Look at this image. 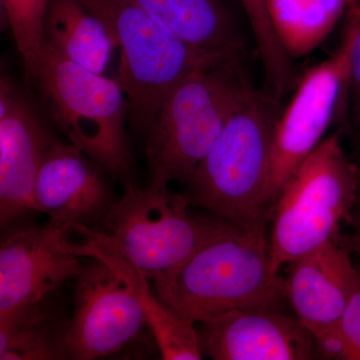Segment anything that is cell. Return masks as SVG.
Segmentation results:
<instances>
[{
    "instance_id": "cell-1",
    "label": "cell",
    "mask_w": 360,
    "mask_h": 360,
    "mask_svg": "<svg viewBox=\"0 0 360 360\" xmlns=\"http://www.w3.org/2000/svg\"><path fill=\"white\" fill-rule=\"evenodd\" d=\"M283 112L278 98L257 89L186 182L189 205L243 231H266L272 148Z\"/></svg>"
},
{
    "instance_id": "cell-2",
    "label": "cell",
    "mask_w": 360,
    "mask_h": 360,
    "mask_svg": "<svg viewBox=\"0 0 360 360\" xmlns=\"http://www.w3.org/2000/svg\"><path fill=\"white\" fill-rule=\"evenodd\" d=\"M153 291L194 324L232 310L281 309L288 300L285 279L271 269L266 231L236 226L201 246Z\"/></svg>"
},
{
    "instance_id": "cell-3",
    "label": "cell",
    "mask_w": 360,
    "mask_h": 360,
    "mask_svg": "<svg viewBox=\"0 0 360 360\" xmlns=\"http://www.w3.org/2000/svg\"><path fill=\"white\" fill-rule=\"evenodd\" d=\"M241 59L195 71L168 96L146 136L148 186L186 184L232 116L257 91Z\"/></svg>"
},
{
    "instance_id": "cell-4",
    "label": "cell",
    "mask_w": 360,
    "mask_h": 360,
    "mask_svg": "<svg viewBox=\"0 0 360 360\" xmlns=\"http://www.w3.org/2000/svg\"><path fill=\"white\" fill-rule=\"evenodd\" d=\"M26 79L72 146L113 179L130 180L134 161L125 129L130 103L116 78L92 72L44 46Z\"/></svg>"
},
{
    "instance_id": "cell-5",
    "label": "cell",
    "mask_w": 360,
    "mask_h": 360,
    "mask_svg": "<svg viewBox=\"0 0 360 360\" xmlns=\"http://www.w3.org/2000/svg\"><path fill=\"white\" fill-rule=\"evenodd\" d=\"M82 1L105 23L120 51L115 78L129 97L135 134L146 136L161 106L184 78L233 58L187 44L130 0Z\"/></svg>"
},
{
    "instance_id": "cell-6",
    "label": "cell",
    "mask_w": 360,
    "mask_h": 360,
    "mask_svg": "<svg viewBox=\"0 0 360 360\" xmlns=\"http://www.w3.org/2000/svg\"><path fill=\"white\" fill-rule=\"evenodd\" d=\"M343 130L322 139L286 182L274 206L270 264L283 265L340 234L350 222L359 191V167L341 143Z\"/></svg>"
},
{
    "instance_id": "cell-7",
    "label": "cell",
    "mask_w": 360,
    "mask_h": 360,
    "mask_svg": "<svg viewBox=\"0 0 360 360\" xmlns=\"http://www.w3.org/2000/svg\"><path fill=\"white\" fill-rule=\"evenodd\" d=\"M73 227L82 238L75 243V252L89 259L75 281L66 345L71 359H101L122 350L148 324L137 292L146 276L103 232Z\"/></svg>"
},
{
    "instance_id": "cell-8",
    "label": "cell",
    "mask_w": 360,
    "mask_h": 360,
    "mask_svg": "<svg viewBox=\"0 0 360 360\" xmlns=\"http://www.w3.org/2000/svg\"><path fill=\"white\" fill-rule=\"evenodd\" d=\"M124 186L99 231L153 284L167 279L208 241L236 227L210 213L191 214L186 194L172 193L168 186L141 187L127 180Z\"/></svg>"
},
{
    "instance_id": "cell-9",
    "label": "cell",
    "mask_w": 360,
    "mask_h": 360,
    "mask_svg": "<svg viewBox=\"0 0 360 360\" xmlns=\"http://www.w3.org/2000/svg\"><path fill=\"white\" fill-rule=\"evenodd\" d=\"M349 45L345 33L335 54L304 73L277 122L267 187L270 214L291 175L321 143L347 96Z\"/></svg>"
},
{
    "instance_id": "cell-10",
    "label": "cell",
    "mask_w": 360,
    "mask_h": 360,
    "mask_svg": "<svg viewBox=\"0 0 360 360\" xmlns=\"http://www.w3.org/2000/svg\"><path fill=\"white\" fill-rule=\"evenodd\" d=\"M71 224L49 220L11 232L0 245V315L51 297L77 278L89 257L73 248Z\"/></svg>"
},
{
    "instance_id": "cell-11",
    "label": "cell",
    "mask_w": 360,
    "mask_h": 360,
    "mask_svg": "<svg viewBox=\"0 0 360 360\" xmlns=\"http://www.w3.org/2000/svg\"><path fill=\"white\" fill-rule=\"evenodd\" d=\"M202 354L215 360L323 359L321 348L297 317L281 309H236L200 322Z\"/></svg>"
},
{
    "instance_id": "cell-12",
    "label": "cell",
    "mask_w": 360,
    "mask_h": 360,
    "mask_svg": "<svg viewBox=\"0 0 360 360\" xmlns=\"http://www.w3.org/2000/svg\"><path fill=\"white\" fill-rule=\"evenodd\" d=\"M51 136L13 80L0 82V220L11 224L35 212L34 191Z\"/></svg>"
},
{
    "instance_id": "cell-13",
    "label": "cell",
    "mask_w": 360,
    "mask_h": 360,
    "mask_svg": "<svg viewBox=\"0 0 360 360\" xmlns=\"http://www.w3.org/2000/svg\"><path fill=\"white\" fill-rule=\"evenodd\" d=\"M340 236L290 262L284 278L288 302L317 343L340 321L359 278Z\"/></svg>"
},
{
    "instance_id": "cell-14",
    "label": "cell",
    "mask_w": 360,
    "mask_h": 360,
    "mask_svg": "<svg viewBox=\"0 0 360 360\" xmlns=\"http://www.w3.org/2000/svg\"><path fill=\"white\" fill-rule=\"evenodd\" d=\"M105 172L72 144L56 139L40 167L35 212L61 224H103L115 202Z\"/></svg>"
},
{
    "instance_id": "cell-15",
    "label": "cell",
    "mask_w": 360,
    "mask_h": 360,
    "mask_svg": "<svg viewBox=\"0 0 360 360\" xmlns=\"http://www.w3.org/2000/svg\"><path fill=\"white\" fill-rule=\"evenodd\" d=\"M130 1L196 49L229 58L245 53V42L224 0Z\"/></svg>"
},
{
    "instance_id": "cell-16",
    "label": "cell",
    "mask_w": 360,
    "mask_h": 360,
    "mask_svg": "<svg viewBox=\"0 0 360 360\" xmlns=\"http://www.w3.org/2000/svg\"><path fill=\"white\" fill-rule=\"evenodd\" d=\"M44 46L98 75H104L117 49L108 26L82 0H51Z\"/></svg>"
},
{
    "instance_id": "cell-17",
    "label": "cell",
    "mask_w": 360,
    "mask_h": 360,
    "mask_svg": "<svg viewBox=\"0 0 360 360\" xmlns=\"http://www.w3.org/2000/svg\"><path fill=\"white\" fill-rule=\"evenodd\" d=\"M51 297L0 315V359H70L66 319Z\"/></svg>"
},
{
    "instance_id": "cell-18",
    "label": "cell",
    "mask_w": 360,
    "mask_h": 360,
    "mask_svg": "<svg viewBox=\"0 0 360 360\" xmlns=\"http://www.w3.org/2000/svg\"><path fill=\"white\" fill-rule=\"evenodd\" d=\"M347 7V0H269L276 32L293 59L323 42Z\"/></svg>"
},
{
    "instance_id": "cell-19",
    "label": "cell",
    "mask_w": 360,
    "mask_h": 360,
    "mask_svg": "<svg viewBox=\"0 0 360 360\" xmlns=\"http://www.w3.org/2000/svg\"><path fill=\"white\" fill-rule=\"evenodd\" d=\"M146 322L155 335L161 357L165 360H200L201 350L198 329L161 302L151 290L149 279L141 278L137 288Z\"/></svg>"
},
{
    "instance_id": "cell-20",
    "label": "cell",
    "mask_w": 360,
    "mask_h": 360,
    "mask_svg": "<svg viewBox=\"0 0 360 360\" xmlns=\"http://www.w3.org/2000/svg\"><path fill=\"white\" fill-rule=\"evenodd\" d=\"M257 40L264 66L265 91L281 99L296 82L293 58L286 51L270 14L269 0H240Z\"/></svg>"
},
{
    "instance_id": "cell-21",
    "label": "cell",
    "mask_w": 360,
    "mask_h": 360,
    "mask_svg": "<svg viewBox=\"0 0 360 360\" xmlns=\"http://www.w3.org/2000/svg\"><path fill=\"white\" fill-rule=\"evenodd\" d=\"M51 0H1L26 77L37 65L44 47V23Z\"/></svg>"
},
{
    "instance_id": "cell-22",
    "label": "cell",
    "mask_w": 360,
    "mask_h": 360,
    "mask_svg": "<svg viewBox=\"0 0 360 360\" xmlns=\"http://www.w3.org/2000/svg\"><path fill=\"white\" fill-rule=\"evenodd\" d=\"M319 345L323 359L360 360V267L356 285L347 309Z\"/></svg>"
},
{
    "instance_id": "cell-23",
    "label": "cell",
    "mask_w": 360,
    "mask_h": 360,
    "mask_svg": "<svg viewBox=\"0 0 360 360\" xmlns=\"http://www.w3.org/2000/svg\"><path fill=\"white\" fill-rule=\"evenodd\" d=\"M345 33L349 37V70L347 87L348 125L352 139L354 160H360V2L347 7Z\"/></svg>"
},
{
    "instance_id": "cell-24",
    "label": "cell",
    "mask_w": 360,
    "mask_h": 360,
    "mask_svg": "<svg viewBox=\"0 0 360 360\" xmlns=\"http://www.w3.org/2000/svg\"><path fill=\"white\" fill-rule=\"evenodd\" d=\"M349 224L354 227V231L350 236L340 234V239L352 253L360 257V205H355Z\"/></svg>"
},
{
    "instance_id": "cell-25",
    "label": "cell",
    "mask_w": 360,
    "mask_h": 360,
    "mask_svg": "<svg viewBox=\"0 0 360 360\" xmlns=\"http://www.w3.org/2000/svg\"><path fill=\"white\" fill-rule=\"evenodd\" d=\"M348 6H355V4H359L360 0H347Z\"/></svg>"
},
{
    "instance_id": "cell-26",
    "label": "cell",
    "mask_w": 360,
    "mask_h": 360,
    "mask_svg": "<svg viewBox=\"0 0 360 360\" xmlns=\"http://www.w3.org/2000/svg\"><path fill=\"white\" fill-rule=\"evenodd\" d=\"M357 165H359V198H357V205H360V160L359 162H357Z\"/></svg>"
}]
</instances>
